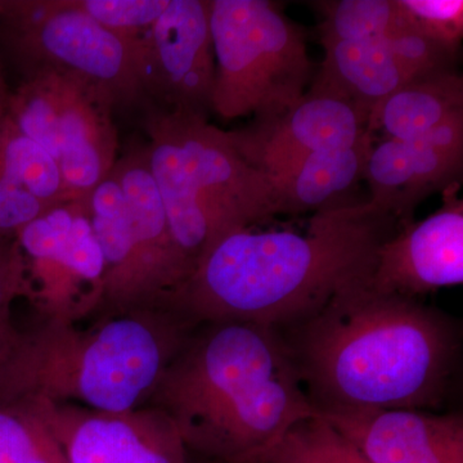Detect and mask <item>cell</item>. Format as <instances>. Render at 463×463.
<instances>
[{
    "label": "cell",
    "instance_id": "obj_1",
    "mask_svg": "<svg viewBox=\"0 0 463 463\" xmlns=\"http://www.w3.org/2000/svg\"><path fill=\"white\" fill-rule=\"evenodd\" d=\"M353 283L316 315L281 330L317 412L432 411L458 361L452 318L419 298Z\"/></svg>",
    "mask_w": 463,
    "mask_h": 463
},
{
    "label": "cell",
    "instance_id": "obj_2",
    "mask_svg": "<svg viewBox=\"0 0 463 463\" xmlns=\"http://www.w3.org/2000/svg\"><path fill=\"white\" fill-rule=\"evenodd\" d=\"M401 228L367 201L317 212L306 233L233 232L206 252L169 306L196 327L249 322L285 330L370 279L380 246Z\"/></svg>",
    "mask_w": 463,
    "mask_h": 463
},
{
    "label": "cell",
    "instance_id": "obj_3",
    "mask_svg": "<svg viewBox=\"0 0 463 463\" xmlns=\"http://www.w3.org/2000/svg\"><path fill=\"white\" fill-rule=\"evenodd\" d=\"M178 429L190 455L257 463L318 412L281 332L249 322L197 326L147 403Z\"/></svg>",
    "mask_w": 463,
    "mask_h": 463
},
{
    "label": "cell",
    "instance_id": "obj_4",
    "mask_svg": "<svg viewBox=\"0 0 463 463\" xmlns=\"http://www.w3.org/2000/svg\"><path fill=\"white\" fill-rule=\"evenodd\" d=\"M88 327L41 317L0 345V405L50 402L125 412L147 403L196 328L170 306L100 313Z\"/></svg>",
    "mask_w": 463,
    "mask_h": 463
},
{
    "label": "cell",
    "instance_id": "obj_5",
    "mask_svg": "<svg viewBox=\"0 0 463 463\" xmlns=\"http://www.w3.org/2000/svg\"><path fill=\"white\" fill-rule=\"evenodd\" d=\"M146 130L149 172L191 273L219 240L283 214L269 175L207 116L149 106Z\"/></svg>",
    "mask_w": 463,
    "mask_h": 463
},
{
    "label": "cell",
    "instance_id": "obj_6",
    "mask_svg": "<svg viewBox=\"0 0 463 463\" xmlns=\"http://www.w3.org/2000/svg\"><path fill=\"white\" fill-rule=\"evenodd\" d=\"M212 109L225 120L273 118L306 94L313 75L306 35L268 0H212Z\"/></svg>",
    "mask_w": 463,
    "mask_h": 463
},
{
    "label": "cell",
    "instance_id": "obj_7",
    "mask_svg": "<svg viewBox=\"0 0 463 463\" xmlns=\"http://www.w3.org/2000/svg\"><path fill=\"white\" fill-rule=\"evenodd\" d=\"M0 39L26 76L61 72L84 79L115 106L146 102L138 43L109 32L76 0L0 2Z\"/></svg>",
    "mask_w": 463,
    "mask_h": 463
},
{
    "label": "cell",
    "instance_id": "obj_8",
    "mask_svg": "<svg viewBox=\"0 0 463 463\" xmlns=\"http://www.w3.org/2000/svg\"><path fill=\"white\" fill-rule=\"evenodd\" d=\"M114 100L78 76L38 72L11 94L8 118L56 161L70 201L87 200L118 161Z\"/></svg>",
    "mask_w": 463,
    "mask_h": 463
},
{
    "label": "cell",
    "instance_id": "obj_9",
    "mask_svg": "<svg viewBox=\"0 0 463 463\" xmlns=\"http://www.w3.org/2000/svg\"><path fill=\"white\" fill-rule=\"evenodd\" d=\"M26 297L38 316L80 322L99 313L105 259L87 200L67 201L17 233Z\"/></svg>",
    "mask_w": 463,
    "mask_h": 463
},
{
    "label": "cell",
    "instance_id": "obj_10",
    "mask_svg": "<svg viewBox=\"0 0 463 463\" xmlns=\"http://www.w3.org/2000/svg\"><path fill=\"white\" fill-rule=\"evenodd\" d=\"M137 56L149 106L207 116L215 84L210 2L169 0L139 39Z\"/></svg>",
    "mask_w": 463,
    "mask_h": 463
},
{
    "label": "cell",
    "instance_id": "obj_11",
    "mask_svg": "<svg viewBox=\"0 0 463 463\" xmlns=\"http://www.w3.org/2000/svg\"><path fill=\"white\" fill-rule=\"evenodd\" d=\"M16 405L44 422L69 463H187L178 429L157 408L102 412L50 402Z\"/></svg>",
    "mask_w": 463,
    "mask_h": 463
},
{
    "label": "cell",
    "instance_id": "obj_12",
    "mask_svg": "<svg viewBox=\"0 0 463 463\" xmlns=\"http://www.w3.org/2000/svg\"><path fill=\"white\" fill-rule=\"evenodd\" d=\"M112 172L123 188L129 218V265L114 312L169 306L170 297L191 269L174 243L146 148L129 149L118 158Z\"/></svg>",
    "mask_w": 463,
    "mask_h": 463
},
{
    "label": "cell",
    "instance_id": "obj_13",
    "mask_svg": "<svg viewBox=\"0 0 463 463\" xmlns=\"http://www.w3.org/2000/svg\"><path fill=\"white\" fill-rule=\"evenodd\" d=\"M367 123L368 115L352 102L312 85L291 109L254 118L228 136L246 161L273 175L315 152L350 147L367 132Z\"/></svg>",
    "mask_w": 463,
    "mask_h": 463
},
{
    "label": "cell",
    "instance_id": "obj_14",
    "mask_svg": "<svg viewBox=\"0 0 463 463\" xmlns=\"http://www.w3.org/2000/svg\"><path fill=\"white\" fill-rule=\"evenodd\" d=\"M459 182L443 191V203L422 222H412L377 252L371 286L383 294L417 298L463 282V201Z\"/></svg>",
    "mask_w": 463,
    "mask_h": 463
},
{
    "label": "cell",
    "instance_id": "obj_15",
    "mask_svg": "<svg viewBox=\"0 0 463 463\" xmlns=\"http://www.w3.org/2000/svg\"><path fill=\"white\" fill-rule=\"evenodd\" d=\"M462 160L463 112L420 138L386 139L373 146L365 166L370 201L404 227L429 194L458 182Z\"/></svg>",
    "mask_w": 463,
    "mask_h": 463
},
{
    "label": "cell",
    "instance_id": "obj_16",
    "mask_svg": "<svg viewBox=\"0 0 463 463\" xmlns=\"http://www.w3.org/2000/svg\"><path fill=\"white\" fill-rule=\"evenodd\" d=\"M318 413L373 463H463L461 414L413 410Z\"/></svg>",
    "mask_w": 463,
    "mask_h": 463
},
{
    "label": "cell",
    "instance_id": "obj_17",
    "mask_svg": "<svg viewBox=\"0 0 463 463\" xmlns=\"http://www.w3.org/2000/svg\"><path fill=\"white\" fill-rule=\"evenodd\" d=\"M67 201L56 161L7 118L0 125V245Z\"/></svg>",
    "mask_w": 463,
    "mask_h": 463
},
{
    "label": "cell",
    "instance_id": "obj_18",
    "mask_svg": "<svg viewBox=\"0 0 463 463\" xmlns=\"http://www.w3.org/2000/svg\"><path fill=\"white\" fill-rule=\"evenodd\" d=\"M322 45L325 58L313 85L349 100L368 118L410 81L385 39L322 41Z\"/></svg>",
    "mask_w": 463,
    "mask_h": 463
},
{
    "label": "cell",
    "instance_id": "obj_19",
    "mask_svg": "<svg viewBox=\"0 0 463 463\" xmlns=\"http://www.w3.org/2000/svg\"><path fill=\"white\" fill-rule=\"evenodd\" d=\"M374 146V136L365 132L345 148L315 152L295 165L269 175L283 214L321 212L364 178L365 166Z\"/></svg>",
    "mask_w": 463,
    "mask_h": 463
},
{
    "label": "cell",
    "instance_id": "obj_20",
    "mask_svg": "<svg viewBox=\"0 0 463 463\" xmlns=\"http://www.w3.org/2000/svg\"><path fill=\"white\" fill-rule=\"evenodd\" d=\"M463 112V79L456 70L408 81L373 109L367 130L389 139L411 141Z\"/></svg>",
    "mask_w": 463,
    "mask_h": 463
},
{
    "label": "cell",
    "instance_id": "obj_21",
    "mask_svg": "<svg viewBox=\"0 0 463 463\" xmlns=\"http://www.w3.org/2000/svg\"><path fill=\"white\" fill-rule=\"evenodd\" d=\"M257 463H354L352 444L321 414L292 426Z\"/></svg>",
    "mask_w": 463,
    "mask_h": 463
},
{
    "label": "cell",
    "instance_id": "obj_22",
    "mask_svg": "<svg viewBox=\"0 0 463 463\" xmlns=\"http://www.w3.org/2000/svg\"><path fill=\"white\" fill-rule=\"evenodd\" d=\"M321 11L322 41H364L388 35L398 14L397 0L317 2Z\"/></svg>",
    "mask_w": 463,
    "mask_h": 463
},
{
    "label": "cell",
    "instance_id": "obj_23",
    "mask_svg": "<svg viewBox=\"0 0 463 463\" xmlns=\"http://www.w3.org/2000/svg\"><path fill=\"white\" fill-rule=\"evenodd\" d=\"M0 463H69L44 422L18 405H0Z\"/></svg>",
    "mask_w": 463,
    "mask_h": 463
},
{
    "label": "cell",
    "instance_id": "obj_24",
    "mask_svg": "<svg viewBox=\"0 0 463 463\" xmlns=\"http://www.w3.org/2000/svg\"><path fill=\"white\" fill-rule=\"evenodd\" d=\"M397 5L398 14L394 25L383 39L388 43L392 56L403 70L408 80L447 70H456L453 67L457 58L456 52L448 50L440 43L410 26L398 0Z\"/></svg>",
    "mask_w": 463,
    "mask_h": 463
},
{
    "label": "cell",
    "instance_id": "obj_25",
    "mask_svg": "<svg viewBox=\"0 0 463 463\" xmlns=\"http://www.w3.org/2000/svg\"><path fill=\"white\" fill-rule=\"evenodd\" d=\"M76 5L109 32L137 44L169 0H76Z\"/></svg>",
    "mask_w": 463,
    "mask_h": 463
},
{
    "label": "cell",
    "instance_id": "obj_26",
    "mask_svg": "<svg viewBox=\"0 0 463 463\" xmlns=\"http://www.w3.org/2000/svg\"><path fill=\"white\" fill-rule=\"evenodd\" d=\"M410 26L458 53L463 35L462 0H398Z\"/></svg>",
    "mask_w": 463,
    "mask_h": 463
},
{
    "label": "cell",
    "instance_id": "obj_27",
    "mask_svg": "<svg viewBox=\"0 0 463 463\" xmlns=\"http://www.w3.org/2000/svg\"><path fill=\"white\" fill-rule=\"evenodd\" d=\"M18 297H26L25 263L17 241H12L0 245V345L16 330L11 306Z\"/></svg>",
    "mask_w": 463,
    "mask_h": 463
},
{
    "label": "cell",
    "instance_id": "obj_28",
    "mask_svg": "<svg viewBox=\"0 0 463 463\" xmlns=\"http://www.w3.org/2000/svg\"><path fill=\"white\" fill-rule=\"evenodd\" d=\"M9 102H11V93H9L5 79L0 74V125L7 118L9 111Z\"/></svg>",
    "mask_w": 463,
    "mask_h": 463
},
{
    "label": "cell",
    "instance_id": "obj_29",
    "mask_svg": "<svg viewBox=\"0 0 463 463\" xmlns=\"http://www.w3.org/2000/svg\"><path fill=\"white\" fill-rule=\"evenodd\" d=\"M187 463H227V462L215 461V459L203 458V457L194 456V455H190V453H188Z\"/></svg>",
    "mask_w": 463,
    "mask_h": 463
}]
</instances>
